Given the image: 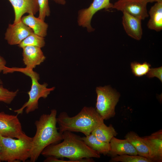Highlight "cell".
I'll use <instances>...</instances> for the list:
<instances>
[{
  "instance_id": "obj_21",
  "label": "cell",
  "mask_w": 162,
  "mask_h": 162,
  "mask_svg": "<svg viewBox=\"0 0 162 162\" xmlns=\"http://www.w3.org/2000/svg\"><path fill=\"white\" fill-rule=\"evenodd\" d=\"M45 42L44 37L33 32L23 40L18 46L23 48L27 46H33L41 48L45 46Z\"/></svg>"
},
{
  "instance_id": "obj_27",
  "label": "cell",
  "mask_w": 162,
  "mask_h": 162,
  "mask_svg": "<svg viewBox=\"0 0 162 162\" xmlns=\"http://www.w3.org/2000/svg\"><path fill=\"white\" fill-rule=\"evenodd\" d=\"M6 62L5 59L0 56V72L4 74L8 73V67L6 66Z\"/></svg>"
},
{
  "instance_id": "obj_9",
  "label": "cell",
  "mask_w": 162,
  "mask_h": 162,
  "mask_svg": "<svg viewBox=\"0 0 162 162\" xmlns=\"http://www.w3.org/2000/svg\"><path fill=\"white\" fill-rule=\"evenodd\" d=\"M147 3L143 0H118L113 4L112 8L126 12L142 20L148 16Z\"/></svg>"
},
{
  "instance_id": "obj_24",
  "label": "cell",
  "mask_w": 162,
  "mask_h": 162,
  "mask_svg": "<svg viewBox=\"0 0 162 162\" xmlns=\"http://www.w3.org/2000/svg\"><path fill=\"white\" fill-rule=\"evenodd\" d=\"M2 83V81L0 79V84ZM18 91V89L14 91H10L0 85V102L10 104L17 95Z\"/></svg>"
},
{
  "instance_id": "obj_17",
  "label": "cell",
  "mask_w": 162,
  "mask_h": 162,
  "mask_svg": "<svg viewBox=\"0 0 162 162\" xmlns=\"http://www.w3.org/2000/svg\"><path fill=\"white\" fill-rule=\"evenodd\" d=\"M148 14L150 19L148 22V28L156 32L162 30V0H159L150 8Z\"/></svg>"
},
{
  "instance_id": "obj_4",
  "label": "cell",
  "mask_w": 162,
  "mask_h": 162,
  "mask_svg": "<svg viewBox=\"0 0 162 162\" xmlns=\"http://www.w3.org/2000/svg\"><path fill=\"white\" fill-rule=\"evenodd\" d=\"M32 140L25 133L16 139L0 135L1 161L25 162L29 158Z\"/></svg>"
},
{
  "instance_id": "obj_13",
  "label": "cell",
  "mask_w": 162,
  "mask_h": 162,
  "mask_svg": "<svg viewBox=\"0 0 162 162\" xmlns=\"http://www.w3.org/2000/svg\"><path fill=\"white\" fill-rule=\"evenodd\" d=\"M122 12V24L126 33L136 40H140L142 35V20L126 12Z\"/></svg>"
},
{
  "instance_id": "obj_25",
  "label": "cell",
  "mask_w": 162,
  "mask_h": 162,
  "mask_svg": "<svg viewBox=\"0 0 162 162\" xmlns=\"http://www.w3.org/2000/svg\"><path fill=\"white\" fill-rule=\"evenodd\" d=\"M38 2L39 7L38 17L44 21L46 17L49 16L50 14L48 0H38Z\"/></svg>"
},
{
  "instance_id": "obj_11",
  "label": "cell",
  "mask_w": 162,
  "mask_h": 162,
  "mask_svg": "<svg viewBox=\"0 0 162 162\" xmlns=\"http://www.w3.org/2000/svg\"><path fill=\"white\" fill-rule=\"evenodd\" d=\"M11 4L14 13L13 23L21 20L26 13L35 15L39 11L38 0H8Z\"/></svg>"
},
{
  "instance_id": "obj_3",
  "label": "cell",
  "mask_w": 162,
  "mask_h": 162,
  "mask_svg": "<svg viewBox=\"0 0 162 162\" xmlns=\"http://www.w3.org/2000/svg\"><path fill=\"white\" fill-rule=\"evenodd\" d=\"M104 120L92 107L84 106L77 115L70 117L65 112H61L56 118L59 131L80 132L86 136L91 134Z\"/></svg>"
},
{
  "instance_id": "obj_5",
  "label": "cell",
  "mask_w": 162,
  "mask_h": 162,
  "mask_svg": "<svg viewBox=\"0 0 162 162\" xmlns=\"http://www.w3.org/2000/svg\"><path fill=\"white\" fill-rule=\"evenodd\" d=\"M11 73L17 71L21 72L29 77L32 81V85L30 90L28 92L29 99L19 109L14 110L18 115L22 113L25 109V112L28 114L34 111L38 108V100L40 98H46L50 92L53 91L55 87L48 88L46 83H39L38 82L40 79L39 76L33 70L25 68L13 67L11 68Z\"/></svg>"
},
{
  "instance_id": "obj_23",
  "label": "cell",
  "mask_w": 162,
  "mask_h": 162,
  "mask_svg": "<svg viewBox=\"0 0 162 162\" xmlns=\"http://www.w3.org/2000/svg\"><path fill=\"white\" fill-rule=\"evenodd\" d=\"M133 74L137 77H140L147 74L150 69V64L146 62L140 63L137 62H132L130 64Z\"/></svg>"
},
{
  "instance_id": "obj_15",
  "label": "cell",
  "mask_w": 162,
  "mask_h": 162,
  "mask_svg": "<svg viewBox=\"0 0 162 162\" xmlns=\"http://www.w3.org/2000/svg\"><path fill=\"white\" fill-rule=\"evenodd\" d=\"M110 150L107 155L113 158L124 154L137 155V152L132 145L126 139L121 140L115 137L110 142Z\"/></svg>"
},
{
  "instance_id": "obj_10",
  "label": "cell",
  "mask_w": 162,
  "mask_h": 162,
  "mask_svg": "<svg viewBox=\"0 0 162 162\" xmlns=\"http://www.w3.org/2000/svg\"><path fill=\"white\" fill-rule=\"evenodd\" d=\"M33 32L32 29L21 20L9 24L5 34L4 39L10 45H19Z\"/></svg>"
},
{
  "instance_id": "obj_30",
  "label": "cell",
  "mask_w": 162,
  "mask_h": 162,
  "mask_svg": "<svg viewBox=\"0 0 162 162\" xmlns=\"http://www.w3.org/2000/svg\"><path fill=\"white\" fill-rule=\"evenodd\" d=\"M0 149H1V148H0ZM1 160H0V162H1Z\"/></svg>"
},
{
  "instance_id": "obj_26",
  "label": "cell",
  "mask_w": 162,
  "mask_h": 162,
  "mask_svg": "<svg viewBox=\"0 0 162 162\" xmlns=\"http://www.w3.org/2000/svg\"><path fill=\"white\" fill-rule=\"evenodd\" d=\"M162 67H160L158 68L150 69L147 74L149 78L156 77L162 82Z\"/></svg>"
},
{
  "instance_id": "obj_7",
  "label": "cell",
  "mask_w": 162,
  "mask_h": 162,
  "mask_svg": "<svg viewBox=\"0 0 162 162\" xmlns=\"http://www.w3.org/2000/svg\"><path fill=\"white\" fill-rule=\"evenodd\" d=\"M110 0H94L89 7L78 11L77 22L79 26L86 28L88 32L94 31V29L91 25V21L94 15L98 11L102 9L112 8L113 4Z\"/></svg>"
},
{
  "instance_id": "obj_8",
  "label": "cell",
  "mask_w": 162,
  "mask_h": 162,
  "mask_svg": "<svg viewBox=\"0 0 162 162\" xmlns=\"http://www.w3.org/2000/svg\"><path fill=\"white\" fill-rule=\"evenodd\" d=\"M24 133L18 115L0 112V135L19 139Z\"/></svg>"
},
{
  "instance_id": "obj_6",
  "label": "cell",
  "mask_w": 162,
  "mask_h": 162,
  "mask_svg": "<svg viewBox=\"0 0 162 162\" xmlns=\"http://www.w3.org/2000/svg\"><path fill=\"white\" fill-rule=\"evenodd\" d=\"M97 94L96 110L104 120L113 117L115 107L120 96L119 94L109 86L96 88Z\"/></svg>"
},
{
  "instance_id": "obj_12",
  "label": "cell",
  "mask_w": 162,
  "mask_h": 162,
  "mask_svg": "<svg viewBox=\"0 0 162 162\" xmlns=\"http://www.w3.org/2000/svg\"><path fill=\"white\" fill-rule=\"evenodd\" d=\"M141 137L149 148L152 161L162 162V129L153 133L149 136Z\"/></svg>"
},
{
  "instance_id": "obj_18",
  "label": "cell",
  "mask_w": 162,
  "mask_h": 162,
  "mask_svg": "<svg viewBox=\"0 0 162 162\" xmlns=\"http://www.w3.org/2000/svg\"><path fill=\"white\" fill-rule=\"evenodd\" d=\"M124 138L134 147L138 155L152 160L148 148L141 137L133 131H130L126 134Z\"/></svg>"
},
{
  "instance_id": "obj_1",
  "label": "cell",
  "mask_w": 162,
  "mask_h": 162,
  "mask_svg": "<svg viewBox=\"0 0 162 162\" xmlns=\"http://www.w3.org/2000/svg\"><path fill=\"white\" fill-rule=\"evenodd\" d=\"M62 142L46 147L41 154L45 157L66 158L70 162H93L92 158H99L100 154L87 145L80 136L71 132L62 133Z\"/></svg>"
},
{
  "instance_id": "obj_22",
  "label": "cell",
  "mask_w": 162,
  "mask_h": 162,
  "mask_svg": "<svg viewBox=\"0 0 162 162\" xmlns=\"http://www.w3.org/2000/svg\"><path fill=\"white\" fill-rule=\"evenodd\" d=\"M110 162H152L147 158L137 155L124 154L112 158Z\"/></svg>"
},
{
  "instance_id": "obj_20",
  "label": "cell",
  "mask_w": 162,
  "mask_h": 162,
  "mask_svg": "<svg viewBox=\"0 0 162 162\" xmlns=\"http://www.w3.org/2000/svg\"><path fill=\"white\" fill-rule=\"evenodd\" d=\"M91 134L98 140L107 143H110L112 138L118 134L112 124L108 126L104 122L97 127Z\"/></svg>"
},
{
  "instance_id": "obj_14",
  "label": "cell",
  "mask_w": 162,
  "mask_h": 162,
  "mask_svg": "<svg viewBox=\"0 0 162 162\" xmlns=\"http://www.w3.org/2000/svg\"><path fill=\"white\" fill-rule=\"evenodd\" d=\"M41 48L33 46L22 48L23 61L26 68L33 70L44 62L46 57Z\"/></svg>"
},
{
  "instance_id": "obj_16",
  "label": "cell",
  "mask_w": 162,
  "mask_h": 162,
  "mask_svg": "<svg viewBox=\"0 0 162 162\" xmlns=\"http://www.w3.org/2000/svg\"><path fill=\"white\" fill-rule=\"evenodd\" d=\"M21 20L31 28L35 34L44 38L46 36L48 25L44 21L32 14L22 16Z\"/></svg>"
},
{
  "instance_id": "obj_29",
  "label": "cell",
  "mask_w": 162,
  "mask_h": 162,
  "mask_svg": "<svg viewBox=\"0 0 162 162\" xmlns=\"http://www.w3.org/2000/svg\"><path fill=\"white\" fill-rule=\"evenodd\" d=\"M145 2H146L147 3H148V2L152 3L154 2H157L159 0H143Z\"/></svg>"
},
{
  "instance_id": "obj_19",
  "label": "cell",
  "mask_w": 162,
  "mask_h": 162,
  "mask_svg": "<svg viewBox=\"0 0 162 162\" xmlns=\"http://www.w3.org/2000/svg\"><path fill=\"white\" fill-rule=\"evenodd\" d=\"M80 138L87 145L100 154L107 155L110 150V143L98 140L92 134Z\"/></svg>"
},
{
  "instance_id": "obj_2",
  "label": "cell",
  "mask_w": 162,
  "mask_h": 162,
  "mask_svg": "<svg viewBox=\"0 0 162 162\" xmlns=\"http://www.w3.org/2000/svg\"><path fill=\"white\" fill-rule=\"evenodd\" d=\"M57 113L56 110H52L50 114L42 115L35 122L36 130L32 137L29 158L30 162L37 161L46 147L63 140L62 133L58 131L56 127Z\"/></svg>"
},
{
  "instance_id": "obj_28",
  "label": "cell",
  "mask_w": 162,
  "mask_h": 162,
  "mask_svg": "<svg viewBox=\"0 0 162 162\" xmlns=\"http://www.w3.org/2000/svg\"><path fill=\"white\" fill-rule=\"evenodd\" d=\"M55 2L56 3L61 4L64 5L66 3L65 0H52Z\"/></svg>"
}]
</instances>
